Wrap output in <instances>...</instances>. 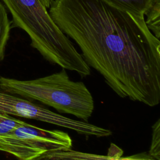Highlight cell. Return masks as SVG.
<instances>
[{
	"mask_svg": "<svg viewBox=\"0 0 160 160\" xmlns=\"http://www.w3.org/2000/svg\"><path fill=\"white\" fill-rule=\"evenodd\" d=\"M49 13L84 60L121 98L160 102V41L136 15L107 0H52Z\"/></svg>",
	"mask_w": 160,
	"mask_h": 160,
	"instance_id": "obj_1",
	"label": "cell"
},
{
	"mask_svg": "<svg viewBox=\"0 0 160 160\" xmlns=\"http://www.w3.org/2000/svg\"><path fill=\"white\" fill-rule=\"evenodd\" d=\"M2 1L12 16V26L27 33L31 46L46 60L62 69L75 71L81 77L90 75V67L40 0Z\"/></svg>",
	"mask_w": 160,
	"mask_h": 160,
	"instance_id": "obj_2",
	"label": "cell"
},
{
	"mask_svg": "<svg viewBox=\"0 0 160 160\" xmlns=\"http://www.w3.org/2000/svg\"><path fill=\"white\" fill-rule=\"evenodd\" d=\"M6 91L25 99H33L71 114L84 121L91 116L94 103L91 93L81 81L70 79L66 69L32 80L0 77Z\"/></svg>",
	"mask_w": 160,
	"mask_h": 160,
	"instance_id": "obj_3",
	"label": "cell"
},
{
	"mask_svg": "<svg viewBox=\"0 0 160 160\" xmlns=\"http://www.w3.org/2000/svg\"><path fill=\"white\" fill-rule=\"evenodd\" d=\"M69 135L59 129H44L26 123L0 136V151L19 160H37L44 154L72 149Z\"/></svg>",
	"mask_w": 160,
	"mask_h": 160,
	"instance_id": "obj_4",
	"label": "cell"
},
{
	"mask_svg": "<svg viewBox=\"0 0 160 160\" xmlns=\"http://www.w3.org/2000/svg\"><path fill=\"white\" fill-rule=\"evenodd\" d=\"M52 160H157L149 154L141 153L128 157L101 156L86 152L69 151H61L49 154Z\"/></svg>",
	"mask_w": 160,
	"mask_h": 160,
	"instance_id": "obj_5",
	"label": "cell"
},
{
	"mask_svg": "<svg viewBox=\"0 0 160 160\" xmlns=\"http://www.w3.org/2000/svg\"><path fill=\"white\" fill-rule=\"evenodd\" d=\"M148 9L144 14L146 23L152 34L159 39L160 36V0H147Z\"/></svg>",
	"mask_w": 160,
	"mask_h": 160,
	"instance_id": "obj_6",
	"label": "cell"
},
{
	"mask_svg": "<svg viewBox=\"0 0 160 160\" xmlns=\"http://www.w3.org/2000/svg\"><path fill=\"white\" fill-rule=\"evenodd\" d=\"M5 7L0 2V62L3 60L11 28Z\"/></svg>",
	"mask_w": 160,
	"mask_h": 160,
	"instance_id": "obj_7",
	"label": "cell"
},
{
	"mask_svg": "<svg viewBox=\"0 0 160 160\" xmlns=\"http://www.w3.org/2000/svg\"><path fill=\"white\" fill-rule=\"evenodd\" d=\"M113 4L136 15L144 16L148 9L147 0H107Z\"/></svg>",
	"mask_w": 160,
	"mask_h": 160,
	"instance_id": "obj_8",
	"label": "cell"
},
{
	"mask_svg": "<svg viewBox=\"0 0 160 160\" xmlns=\"http://www.w3.org/2000/svg\"><path fill=\"white\" fill-rule=\"evenodd\" d=\"M27 122L12 118L11 115L0 112V136L7 134Z\"/></svg>",
	"mask_w": 160,
	"mask_h": 160,
	"instance_id": "obj_9",
	"label": "cell"
},
{
	"mask_svg": "<svg viewBox=\"0 0 160 160\" xmlns=\"http://www.w3.org/2000/svg\"><path fill=\"white\" fill-rule=\"evenodd\" d=\"M149 154L153 158L160 160V119L152 126L151 144Z\"/></svg>",
	"mask_w": 160,
	"mask_h": 160,
	"instance_id": "obj_10",
	"label": "cell"
},
{
	"mask_svg": "<svg viewBox=\"0 0 160 160\" xmlns=\"http://www.w3.org/2000/svg\"><path fill=\"white\" fill-rule=\"evenodd\" d=\"M41 2H42V4L48 9L49 8L52 2V0H40Z\"/></svg>",
	"mask_w": 160,
	"mask_h": 160,
	"instance_id": "obj_11",
	"label": "cell"
}]
</instances>
